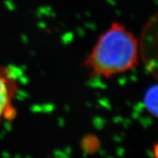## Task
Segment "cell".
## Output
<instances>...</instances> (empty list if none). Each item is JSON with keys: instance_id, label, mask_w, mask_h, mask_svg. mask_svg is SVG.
Returning <instances> with one entry per match:
<instances>
[{"instance_id": "1", "label": "cell", "mask_w": 158, "mask_h": 158, "mask_svg": "<svg viewBox=\"0 0 158 158\" xmlns=\"http://www.w3.org/2000/svg\"><path fill=\"white\" fill-rule=\"evenodd\" d=\"M140 59L139 41L118 22L98 36L84 67L91 75L110 78L134 69Z\"/></svg>"}, {"instance_id": "2", "label": "cell", "mask_w": 158, "mask_h": 158, "mask_svg": "<svg viewBox=\"0 0 158 158\" xmlns=\"http://www.w3.org/2000/svg\"><path fill=\"white\" fill-rule=\"evenodd\" d=\"M139 48L147 69L158 81V11L144 27Z\"/></svg>"}, {"instance_id": "3", "label": "cell", "mask_w": 158, "mask_h": 158, "mask_svg": "<svg viewBox=\"0 0 158 158\" xmlns=\"http://www.w3.org/2000/svg\"><path fill=\"white\" fill-rule=\"evenodd\" d=\"M17 92L18 82L13 70L0 64V123L2 120L12 121L16 116L13 104Z\"/></svg>"}, {"instance_id": "4", "label": "cell", "mask_w": 158, "mask_h": 158, "mask_svg": "<svg viewBox=\"0 0 158 158\" xmlns=\"http://www.w3.org/2000/svg\"><path fill=\"white\" fill-rule=\"evenodd\" d=\"M144 105L150 113L158 117V85L152 86L146 93Z\"/></svg>"}, {"instance_id": "5", "label": "cell", "mask_w": 158, "mask_h": 158, "mask_svg": "<svg viewBox=\"0 0 158 158\" xmlns=\"http://www.w3.org/2000/svg\"><path fill=\"white\" fill-rule=\"evenodd\" d=\"M100 142L98 138L94 135H87L85 136L81 141V148L87 153H94L98 150Z\"/></svg>"}, {"instance_id": "6", "label": "cell", "mask_w": 158, "mask_h": 158, "mask_svg": "<svg viewBox=\"0 0 158 158\" xmlns=\"http://www.w3.org/2000/svg\"><path fill=\"white\" fill-rule=\"evenodd\" d=\"M154 156H155V157L156 158H158V143H156V145H155V147H154Z\"/></svg>"}]
</instances>
